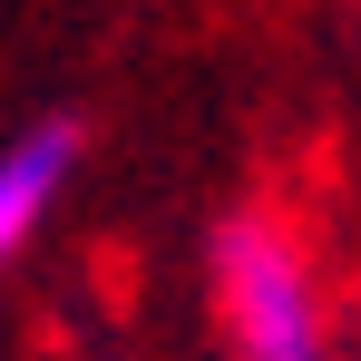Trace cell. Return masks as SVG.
I'll return each mask as SVG.
<instances>
[{
	"label": "cell",
	"mask_w": 361,
	"mask_h": 361,
	"mask_svg": "<svg viewBox=\"0 0 361 361\" xmlns=\"http://www.w3.org/2000/svg\"><path fill=\"white\" fill-rule=\"evenodd\" d=\"M215 322H225V352L235 361H332V302L322 274L264 205H244L215 225Z\"/></svg>",
	"instance_id": "obj_1"
},
{
	"label": "cell",
	"mask_w": 361,
	"mask_h": 361,
	"mask_svg": "<svg viewBox=\"0 0 361 361\" xmlns=\"http://www.w3.org/2000/svg\"><path fill=\"white\" fill-rule=\"evenodd\" d=\"M68 176H78V118H39L0 147V274L39 244V225L68 195Z\"/></svg>",
	"instance_id": "obj_2"
}]
</instances>
